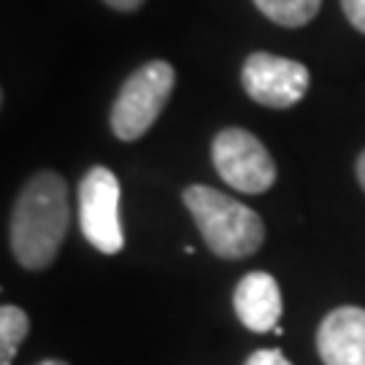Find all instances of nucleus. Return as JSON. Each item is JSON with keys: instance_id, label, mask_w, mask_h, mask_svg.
I'll return each instance as SVG.
<instances>
[{"instance_id": "11", "label": "nucleus", "mask_w": 365, "mask_h": 365, "mask_svg": "<svg viewBox=\"0 0 365 365\" xmlns=\"http://www.w3.org/2000/svg\"><path fill=\"white\" fill-rule=\"evenodd\" d=\"M244 365H292L282 349H257L247 357Z\"/></svg>"}, {"instance_id": "5", "label": "nucleus", "mask_w": 365, "mask_h": 365, "mask_svg": "<svg viewBox=\"0 0 365 365\" xmlns=\"http://www.w3.org/2000/svg\"><path fill=\"white\" fill-rule=\"evenodd\" d=\"M122 187L114 170L95 165L78 184V227L92 247L103 255H119L125 247L119 217Z\"/></svg>"}, {"instance_id": "3", "label": "nucleus", "mask_w": 365, "mask_h": 365, "mask_svg": "<svg viewBox=\"0 0 365 365\" xmlns=\"http://www.w3.org/2000/svg\"><path fill=\"white\" fill-rule=\"evenodd\" d=\"M176 84V71L165 60H152L133 71L111 106V130L119 141H135L157 122Z\"/></svg>"}, {"instance_id": "7", "label": "nucleus", "mask_w": 365, "mask_h": 365, "mask_svg": "<svg viewBox=\"0 0 365 365\" xmlns=\"http://www.w3.org/2000/svg\"><path fill=\"white\" fill-rule=\"evenodd\" d=\"M317 352L325 365H365V309L339 306L319 322Z\"/></svg>"}, {"instance_id": "9", "label": "nucleus", "mask_w": 365, "mask_h": 365, "mask_svg": "<svg viewBox=\"0 0 365 365\" xmlns=\"http://www.w3.org/2000/svg\"><path fill=\"white\" fill-rule=\"evenodd\" d=\"M255 6L276 25L303 27L319 14L322 0H255Z\"/></svg>"}, {"instance_id": "8", "label": "nucleus", "mask_w": 365, "mask_h": 365, "mask_svg": "<svg viewBox=\"0 0 365 365\" xmlns=\"http://www.w3.org/2000/svg\"><path fill=\"white\" fill-rule=\"evenodd\" d=\"M233 309L241 319V325L252 333H268L282 319V289L271 274L252 271L247 274L233 292Z\"/></svg>"}, {"instance_id": "6", "label": "nucleus", "mask_w": 365, "mask_h": 365, "mask_svg": "<svg viewBox=\"0 0 365 365\" xmlns=\"http://www.w3.org/2000/svg\"><path fill=\"white\" fill-rule=\"evenodd\" d=\"M244 90L255 103L265 108H292L309 92V68L271 52H255L241 71Z\"/></svg>"}, {"instance_id": "13", "label": "nucleus", "mask_w": 365, "mask_h": 365, "mask_svg": "<svg viewBox=\"0 0 365 365\" xmlns=\"http://www.w3.org/2000/svg\"><path fill=\"white\" fill-rule=\"evenodd\" d=\"M106 6H111V9H117V11H135L144 0H103Z\"/></svg>"}, {"instance_id": "1", "label": "nucleus", "mask_w": 365, "mask_h": 365, "mask_svg": "<svg viewBox=\"0 0 365 365\" xmlns=\"http://www.w3.org/2000/svg\"><path fill=\"white\" fill-rule=\"evenodd\" d=\"M71 225L68 184L60 173L41 170L27 179L11 211V252L27 271L52 265Z\"/></svg>"}, {"instance_id": "2", "label": "nucleus", "mask_w": 365, "mask_h": 365, "mask_svg": "<svg viewBox=\"0 0 365 365\" xmlns=\"http://www.w3.org/2000/svg\"><path fill=\"white\" fill-rule=\"evenodd\" d=\"M184 206L192 214L206 247L225 260H241L255 255L265 241V225L255 209L206 184L184 190Z\"/></svg>"}, {"instance_id": "14", "label": "nucleus", "mask_w": 365, "mask_h": 365, "mask_svg": "<svg viewBox=\"0 0 365 365\" xmlns=\"http://www.w3.org/2000/svg\"><path fill=\"white\" fill-rule=\"evenodd\" d=\"M357 182H360V187L365 190V152L357 157Z\"/></svg>"}, {"instance_id": "4", "label": "nucleus", "mask_w": 365, "mask_h": 365, "mask_svg": "<svg viewBox=\"0 0 365 365\" xmlns=\"http://www.w3.org/2000/svg\"><path fill=\"white\" fill-rule=\"evenodd\" d=\"M211 160L222 182L238 192L260 195L276 182V163L257 135L241 128H225L211 141Z\"/></svg>"}, {"instance_id": "12", "label": "nucleus", "mask_w": 365, "mask_h": 365, "mask_svg": "<svg viewBox=\"0 0 365 365\" xmlns=\"http://www.w3.org/2000/svg\"><path fill=\"white\" fill-rule=\"evenodd\" d=\"M341 9L346 14L349 25L365 33V0H341Z\"/></svg>"}, {"instance_id": "10", "label": "nucleus", "mask_w": 365, "mask_h": 365, "mask_svg": "<svg viewBox=\"0 0 365 365\" xmlns=\"http://www.w3.org/2000/svg\"><path fill=\"white\" fill-rule=\"evenodd\" d=\"M30 333V317L19 306L0 309V365H11L19 344Z\"/></svg>"}, {"instance_id": "15", "label": "nucleus", "mask_w": 365, "mask_h": 365, "mask_svg": "<svg viewBox=\"0 0 365 365\" xmlns=\"http://www.w3.org/2000/svg\"><path fill=\"white\" fill-rule=\"evenodd\" d=\"M36 365H68L66 360H54V357H49V360H41V363Z\"/></svg>"}]
</instances>
